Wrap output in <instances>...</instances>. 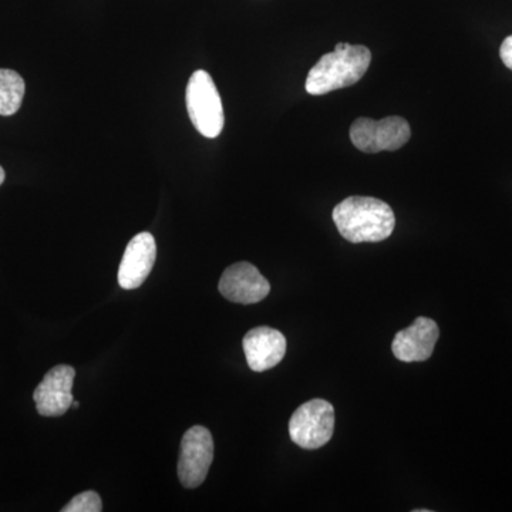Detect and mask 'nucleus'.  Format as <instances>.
Segmentation results:
<instances>
[{"mask_svg":"<svg viewBox=\"0 0 512 512\" xmlns=\"http://www.w3.org/2000/svg\"><path fill=\"white\" fill-rule=\"evenodd\" d=\"M440 330L433 319L420 316L409 328L400 330L392 343L393 355L400 362H426L434 352Z\"/></svg>","mask_w":512,"mask_h":512,"instance_id":"9d476101","label":"nucleus"},{"mask_svg":"<svg viewBox=\"0 0 512 512\" xmlns=\"http://www.w3.org/2000/svg\"><path fill=\"white\" fill-rule=\"evenodd\" d=\"M25 80L19 73L0 69V116H13L18 113L25 97Z\"/></svg>","mask_w":512,"mask_h":512,"instance_id":"f8f14e48","label":"nucleus"},{"mask_svg":"<svg viewBox=\"0 0 512 512\" xmlns=\"http://www.w3.org/2000/svg\"><path fill=\"white\" fill-rule=\"evenodd\" d=\"M74 377L76 370L72 366L59 365L49 370L33 393L40 416H63L72 407Z\"/></svg>","mask_w":512,"mask_h":512,"instance_id":"6e6552de","label":"nucleus"},{"mask_svg":"<svg viewBox=\"0 0 512 512\" xmlns=\"http://www.w3.org/2000/svg\"><path fill=\"white\" fill-rule=\"evenodd\" d=\"M185 103L191 123L202 136H220L225 123L224 107L214 80L205 70L192 74L185 92Z\"/></svg>","mask_w":512,"mask_h":512,"instance_id":"7ed1b4c3","label":"nucleus"},{"mask_svg":"<svg viewBox=\"0 0 512 512\" xmlns=\"http://www.w3.org/2000/svg\"><path fill=\"white\" fill-rule=\"evenodd\" d=\"M63 512H100L103 511V503H101L100 495L96 491H84L77 494L66 507L62 508Z\"/></svg>","mask_w":512,"mask_h":512,"instance_id":"ddd939ff","label":"nucleus"},{"mask_svg":"<svg viewBox=\"0 0 512 512\" xmlns=\"http://www.w3.org/2000/svg\"><path fill=\"white\" fill-rule=\"evenodd\" d=\"M372 62L366 46L338 43L335 52L320 57L306 77L305 89L312 96H323L353 86L365 76Z\"/></svg>","mask_w":512,"mask_h":512,"instance_id":"f03ea898","label":"nucleus"},{"mask_svg":"<svg viewBox=\"0 0 512 512\" xmlns=\"http://www.w3.org/2000/svg\"><path fill=\"white\" fill-rule=\"evenodd\" d=\"M214 460V440L207 427L194 426L181 441L178 478L185 488H197L204 483Z\"/></svg>","mask_w":512,"mask_h":512,"instance_id":"423d86ee","label":"nucleus"},{"mask_svg":"<svg viewBox=\"0 0 512 512\" xmlns=\"http://www.w3.org/2000/svg\"><path fill=\"white\" fill-rule=\"evenodd\" d=\"M248 366L254 372H266L282 362L286 355V339L279 330L259 326L249 330L242 340Z\"/></svg>","mask_w":512,"mask_h":512,"instance_id":"9b49d317","label":"nucleus"},{"mask_svg":"<svg viewBox=\"0 0 512 512\" xmlns=\"http://www.w3.org/2000/svg\"><path fill=\"white\" fill-rule=\"evenodd\" d=\"M3 181H5V170H3L2 167H0V185L3 184Z\"/></svg>","mask_w":512,"mask_h":512,"instance_id":"2eb2a0df","label":"nucleus"},{"mask_svg":"<svg viewBox=\"0 0 512 512\" xmlns=\"http://www.w3.org/2000/svg\"><path fill=\"white\" fill-rule=\"evenodd\" d=\"M79 404H80L79 402H73L72 406L76 407V409H77V407H79Z\"/></svg>","mask_w":512,"mask_h":512,"instance_id":"dca6fc26","label":"nucleus"},{"mask_svg":"<svg viewBox=\"0 0 512 512\" xmlns=\"http://www.w3.org/2000/svg\"><path fill=\"white\" fill-rule=\"evenodd\" d=\"M335 430V409L323 399L303 403L289 420V436L303 450H318L328 444Z\"/></svg>","mask_w":512,"mask_h":512,"instance_id":"20e7f679","label":"nucleus"},{"mask_svg":"<svg viewBox=\"0 0 512 512\" xmlns=\"http://www.w3.org/2000/svg\"><path fill=\"white\" fill-rule=\"evenodd\" d=\"M500 56L505 66L512 70V35L508 36L501 45Z\"/></svg>","mask_w":512,"mask_h":512,"instance_id":"4468645a","label":"nucleus"},{"mask_svg":"<svg viewBox=\"0 0 512 512\" xmlns=\"http://www.w3.org/2000/svg\"><path fill=\"white\" fill-rule=\"evenodd\" d=\"M412 137V128L403 117L390 116L382 120L360 117L350 127L353 146L363 153L396 151Z\"/></svg>","mask_w":512,"mask_h":512,"instance_id":"39448f33","label":"nucleus"},{"mask_svg":"<svg viewBox=\"0 0 512 512\" xmlns=\"http://www.w3.org/2000/svg\"><path fill=\"white\" fill-rule=\"evenodd\" d=\"M431 510H414V512H430Z\"/></svg>","mask_w":512,"mask_h":512,"instance_id":"f3484780","label":"nucleus"},{"mask_svg":"<svg viewBox=\"0 0 512 512\" xmlns=\"http://www.w3.org/2000/svg\"><path fill=\"white\" fill-rule=\"evenodd\" d=\"M218 289L228 301L252 305L264 301L271 292V285L254 265L238 262L225 269Z\"/></svg>","mask_w":512,"mask_h":512,"instance_id":"0eeeda50","label":"nucleus"},{"mask_svg":"<svg viewBox=\"0 0 512 512\" xmlns=\"http://www.w3.org/2000/svg\"><path fill=\"white\" fill-rule=\"evenodd\" d=\"M156 239L150 232H141L128 242L119 268V285L126 291L140 288L156 264Z\"/></svg>","mask_w":512,"mask_h":512,"instance_id":"1a4fd4ad","label":"nucleus"},{"mask_svg":"<svg viewBox=\"0 0 512 512\" xmlns=\"http://www.w3.org/2000/svg\"><path fill=\"white\" fill-rule=\"evenodd\" d=\"M333 222L353 244L384 241L393 234L396 217L389 204L372 197H349L336 205Z\"/></svg>","mask_w":512,"mask_h":512,"instance_id":"f257e3e1","label":"nucleus"}]
</instances>
